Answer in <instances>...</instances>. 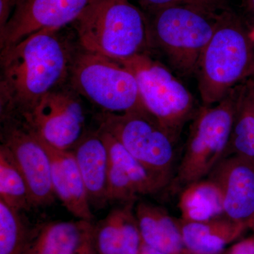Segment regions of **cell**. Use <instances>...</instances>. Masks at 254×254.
<instances>
[{"label": "cell", "mask_w": 254, "mask_h": 254, "mask_svg": "<svg viewBox=\"0 0 254 254\" xmlns=\"http://www.w3.org/2000/svg\"><path fill=\"white\" fill-rule=\"evenodd\" d=\"M240 86L211 106L194 115L185 152L177 168L175 183L185 188L203 180L225 158L230 145Z\"/></svg>", "instance_id": "obj_4"}, {"label": "cell", "mask_w": 254, "mask_h": 254, "mask_svg": "<svg viewBox=\"0 0 254 254\" xmlns=\"http://www.w3.org/2000/svg\"><path fill=\"white\" fill-rule=\"evenodd\" d=\"M122 208L113 210L93 227V244L97 254H120Z\"/></svg>", "instance_id": "obj_23"}, {"label": "cell", "mask_w": 254, "mask_h": 254, "mask_svg": "<svg viewBox=\"0 0 254 254\" xmlns=\"http://www.w3.org/2000/svg\"><path fill=\"white\" fill-rule=\"evenodd\" d=\"M232 155L254 161V81L239 88L233 128L225 158Z\"/></svg>", "instance_id": "obj_19"}, {"label": "cell", "mask_w": 254, "mask_h": 254, "mask_svg": "<svg viewBox=\"0 0 254 254\" xmlns=\"http://www.w3.org/2000/svg\"><path fill=\"white\" fill-rule=\"evenodd\" d=\"M247 226L252 227V228L254 230V215L253 218L249 220V222L247 223Z\"/></svg>", "instance_id": "obj_32"}, {"label": "cell", "mask_w": 254, "mask_h": 254, "mask_svg": "<svg viewBox=\"0 0 254 254\" xmlns=\"http://www.w3.org/2000/svg\"><path fill=\"white\" fill-rule=\"evenodd\" d=\"M184 243L190 254H219L236 240L247 224L226 215L205 222L180 220Z\"/></svg>", "instance_id": "obj_16"}, {"label": "cell", "mask_w": 254, "mask_h": 254, "mask_svg": "<svg viewBox=\"0 0 254 254\" xmlns=\"http://www.w3.org/2000/svg\"><path fill=\"white\" fill-rule=\"evenodd\" d=\"M1 145L9 152L27 182L33 206L53 203L55 193L51 160L36 132L24 123L4 118Z\"/></svg>", "instance_id": "obj_10"}, {"label": "cell", "mask_w": 254, "mask_h": 254, "mask_svg": "<svg viewBox=\"0 0 254 254\" xmlns=\"http://www.w3.org/2000/svg\"><path fill=\"white\" fill-rule=\"evenodd\" d=\"M38 137L51 160L52 182L55 195L78 220L91 222L93 216L91 203L73 152L57 149Z\"/></svg>", "instance_id": "obj_13"}, {"label": "cell", "mask_w": 254, "mask_h": 254, "mask_svg": "<svg viewBox=\"0 0 254 254\" xmlns=\"http://www.w3.org/2000/svg\"><path fill=\"white\" fill-rule=\"evenodd\" d=\"M143 8L153 11L170 6H186L219 14L227 11L228 0H138Z\"/></svg>", "instance_id": "obj_26"}, {"label": "cell", "mask_w": 254, "mask_h": 254, "mask_svg": "<svg viewBox=\"0 0 254 254\" xmlns=\"http://www.w3.org/2000/svg\"><path fill=\"white\" fill-rule=\"evenodd\" d=\"M69 80L75 91L105 113L147 112L134 75L118 62L81 49L75 55Z\"/></svg>", "instance_id": "obj_6"}, {"label": "cell", "mask_w": 254, "mask_h": 254, "mask_svg": "<svg viewBox=\"0 0 254 254\" xmlns=\"http://www.w3.org/2000/svg\"><path fill=\"white\" fill-rule=\"evenodd\" d=\"M76 254H97L93 244V233Z\"/></svg>", "instance_id": "obj_29"}, {"label": "cell", "mask_w": 254, "mask_h": 254, "mask_svg": "<svg viewBox=\"0 0 254 254\" xmlns=\"http://www.w3.org/2000/svg\"><path fill=\"white\" fill-rule=\"evenodd\" d=\"M228 254H254V238L247 239L234 245Z\"/></svg>", "instance_id": "obj_28"}, {"label": "cell", "mask_w": 254, "mask_h": 254, "mask_svg": "<svg viewBox=\"0 0 254 254\" xmlns=\"http://www.w3.org/2000/svg\"><path fill=\"white\" fill-rule=\"evenodd\" d=\"M32 239L20 211L0 200V254H27Z\"/></svg>", "instance_id": "obj_22"}, {"label": "cell", "mask_w": 254, "mask_h": 254, "mask_svg": "<svg viewBox=\"0 0 254 254\" xmlns=\"http://www.w3.org/2000/svg\"><path fill=\"white\" fill-rule=\"evenodd\" d=\"M133 204L134 202L127 203L122 208L120 254H139L143 244Z\"/></svg>", "instance_id": "obj_24"}, {"label": "cell", "mask_w": 254, "mask_h": 254, "mask_svg": "<svg viewBox=\"0 0 254 254\" xmlns=\"http://www.w3.org/2000/svg\"><path fill=\"white\" fill-rule=\"evenodd\" d=\"M151 12L152 45L160 48L180 72L197 71L222 13L211 14L186 6H165Z\"/></svg>", "instance_id": "obj_5"}, {"label": "cell", "mask_w": 254, "mask_h": 254, "mask_svg": "<svg viewBox=\"0 0 254 254\" xmlns=\"http://www.w3.org/2000/svg\"><path fill=\"white\" fill-rule=\"evenodd\" d=\"M91 0H18L4 29L1 50L43 29L60 30L77 19Z\"/></svg>", "instance_id": "obj_11"}, {"label": "cell", "mask_w": 254, "mask_h": 254, "mask_svg": "<svg viewBox=\"0 0 254 254\" xmlns=\"http://www.w3.org/2000/svg\"><path fill=\"white\" fill-rule=\"evenodd\" d=\"M134 212L145 245L165 254H190L184 243L180 220L165 209L140 201Z\"/></svg>", "instance_id": "obj_15"}, {"label": "cell", "mask_w": 254, "mask_h": 254, "mask_svg": "<svg viewBox=\"0 0 254 254\" xmlns=\"http://www.w3.org/2000/svg\"><path fill=\"white\" fill-rule=\"evenodd\" d=\"M136 189L125 173L110 160L108 172L107 200L122 201L125 203L134 202L138 196Z\"/></svg>", "instance_id": "obj_25"}, {"label": "cell", "mask_w": 254, "mask_h": 254, "mask_svg": "<svg viewBox=\"0 0 254 254\" xmlns=\"http://www.w3.org/2000/svg\"><path fill=\"white\" fill-rule=\"evenodd\" d=\"M78 95L71 86L50 92L22 115L23 123L48 144L69 150L84 134L86 116Z\"/></svg>", "instance_id": "obj_9"}, {"label": "cell", "mask_w": 254, "mask_h": 254, "mask_svg": "<svg viewBox=\"0 0 254 254\" xmlns=\"http://www.w3.org/2000/svg\"><path fill=\"white\" fill-rule=\"evenodd\" d=\"M72 24L81 49L118 63L152 45L149 21L129 0H91Z\"/></svg>", "instance_id": "obj_2"}, {"label": "cell", "mask_w": 254, "mask_h": 254, "mask_svg": "<svg viewBox=\"0 0 254 254\" xmlns=\"http://www.w3.org/2000/svg\"><path fill=\"white\" fill-rule=\"evenodd\" d=\"M103 138L110 160L116 165L131 181L138 195H151L163 190L164 185L136 160L113 136L103 130H98Z\"/></svg>", "instance_id": "obj_20"}, {"label": "cell", "mask_w": 254, "mask_h": 254, "mask_svg": "<svg viewBox=\"0 0 254 254\" xmlns=\"http://www.w3.org/2000/svg\"><path fill=\"white\" fill-rule=\"evenodd\" d=\"M100 128L115 137L164 186L170 183L177 141L148 112L105 113Z\"/></svg>", "instance_id": "obj_7"}, {"label": "cell", "mask_w": 254, "mask_h": 254, "mask_svg": "<svg viewBox=\"0 0 254 254\" xmlns=\"http://www.w3.org/2000/svg\"><path fill=\"white\" fill-rule=\"evenodd\" d=\"M119 63L134 75L147 112L177 141L193 113L190 92L168 68L146 54Z\"/></svg>", "instance_id": "obj_8"}, {"label": "cell", "mask_w": 254, "mask_h": 254, "mask_svg": "<svg viewBox=\"0 0 254 254\" xmlns=\"http://www.w3.org/2000/svg\"><path fill=\"white\" fill-rule=\"evenodd\" d=\"M246 1H247V4L248 5L249 9L254 15V0H246Z\"/></svg>", "instance_id": "obj_31"}, {"label": "cell", "mask_w": 254, "mask_h": 254, "mask_svg": "<svg viewBox=\"0 0 254 254\" xmlns=\"http://www.w3.org/2000/svg\"><path fill=\"white\" fill-rule=\"evenodd\" d=\"M203 106L221 102L254 73L252 40L235 16L224 11L197 69Z\"/></svg>", "instance_id": "obj_3"}, {"label": "cell", "mask_w": 254, "mask_h": 254, "mask_svg": "<svg viewBox=\"0 0 254 254\" xmlns=\"http://www.w3.org/2000/svg\"><path fill=\"white\" fill-rule=\"evenodd\" d=\"M0 200L18 211L34 207L27 182L3 145L0 147Z\"/></svg>", "instance_id": "obj_21"}, {"label": "cell", "mask_w": 254, "mask_h": 254, "mask_svg": "<svg viewBox=\"0 0 254 254\" xmlns=\"http://www.w3.org/2000/svg\"><path fill=\"white\" fill-rule=\"evenodd\" d=\"M93 230L85 220L50 222L33 237L27 254H76Z\"/></svg>", "instance_id": "obj_17"}, {"label": "cell", "mask_w": 254, "mask_h": 254, "mask_svg": "<svg viewBox=\"0 0 254 254\" xmlns=\"http://www.w3.org/2000/svg\"><path fill=\"white\" fill-rule=\"evenodd\" d=\"M18 0H0V32L4 29L14 12Z\"/></svg>", "instance_id": "obj_27"}, {"label": "cell", "mask_w": 254, "mask_h": 254, "mask_svg": "<svg viewBox=\"0 0 254 254\" xmlns=\"http://www.w3.org/2000/svg\"><path fill=\"white\" fill-rule=\"evenodd\" d=\"M207 178L221 193L224 213L247 224L254 215V161L232 155L222 159Z\"/></svg>", "instance_id": "obj_12"}, {"label": "cell", "mask_w": 254, "mask_h": 254, "mask_svg": "<svg viewBox=\"0 0 254 254\" xmlns=\"http://www.w3.org/2000/svg\"><path fill=\"white\" fill-rule=\"evenodd\" d=\"M73 153L83 177L90 203H107L110 155L100 132L83 136Z\"/></svg>", "instance_id": "obj_14"}, {"label": "cell", "mask_w": 254, "mask_h": 254, "mask_svg": "<svg viewBox=\"0 0 254 254\" xmlns=\"http://www.w3.org/2000/svg\"><path fill=\"white\" fill-rule=\"evenodd\" d=\"M139 254H165L163 252L152 248L149 246L145 245L144 243L142 244L141 251Z\"/></svg>", "instance_id": "obj_30"}, {"label": "cell", "mask_w": 254, "mask_h": 254, "mask_svg": "<svg viewBox=\"0 0 254 254\" xmlns=\"http://www.w3.org/2000/svg\"><path fill=\"white\" fill-rule=\"evenodd\" d=\"M178 206L183 221L205 222L225 215L220 190L208 178L182 189Z\"/></svg>", "instance_id": "obj_18"}, {"label": "cell", "mask_w": 254, "mask_h": 254, "mask_svg": "<svg viewBox=\"0 0 254 254\" xmlns=\"http://www.w3.org/2000/svg\"><path fill=\"white\" fill-rule=\"evenodd\" d=\"M60 30L43 29L1 50V112L21 116L69 78L76 52Z\"/></svg>", "instance_id": "obj_1"}]
</instances>
